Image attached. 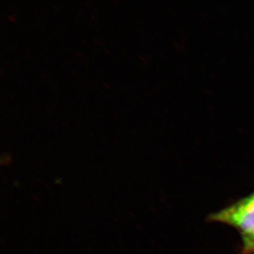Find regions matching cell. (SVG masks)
<instances>
[{"label":"cell","mask_w":254,"mask_h":254,"mask_svg":"<svg viewBox=\"0 0 254 254\" xmlns=\"http://www.w3.org/2000/svg\"><path fill=\"white\" fill-rule=\"evenodd\" d=\"M211 220L235 227L243 238H254V192L212 215Z\"/></svg>","instance_id":"obj_1"},{"label":"cell","mask_w":254,"mask_h":254,"mask_svg":"<svg viewBox=\"0 0 254 254\" xmlns=\"http://www.w3.org/2000/svg\"><path fill=\"white\" fill-rule=\"evenodd\" d=\"M245 250L254 254V238H243Z\"/></svg>","instance_id":"obj_2"}]
</instances>
